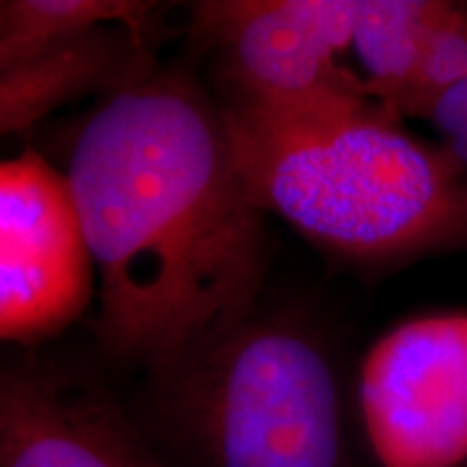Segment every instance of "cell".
<instances>
[{
    "label": "cell",
    "mask_w": 467,
    "mask_h": 467,
    "mask_svg": "<svg viewBox=\"0 0 467 467\" xmlns=\"http://www.w3.org/2000/svg\"><path fill=\"white\" fill-rule=\"evenodd\" d=\"M162 5L137 0H3L0 3V72L25 63L52 44L104 25L141 33L161 31Z\"/></svg>",
    "instance_id": "obj_9"
},
{
    "label": "cell",
    "mask_w": 467,
    "mask_h": 467,
    "mask_svg": "<svg viewBox=\"0 0 467 467\" xmlns=\"http://www.w3.org/2000/svg\"><path fill=\"white\" fill-rule=\"evenodd\" d=\"M435 7V0H358L350 48L364 67L370 98L389 113L396 115L411 83Z\"/></svg>",
    "instance_id": "obj_10"
},
{
    "label": "cell",
    "mask_w": 467,
    "mask_h": 467,
    "mask_svg": "<svg viewBox=\"0 0 467 467\" xmlns=\"http://www.w3.org/2000/svg\"><path fill=\"white\" fill-rule=\"evenodd\" d=\"M467 78V9L437 3L426 25L416 72L396 115H429L437 98Z\"/></svg>",
    "instance_id": "obj_11"
},
{
    "label": "cell",
    "mask_w": 467,
    "mask_h": 467,
    "mask_svg": "<svg viewBox=\"0 0 467 467\" xmlns=\"http://www.w3.org/2000/svg\"><path fill=\"white\" fill-rule=\"evenodd\" d=\"M159 429L195 467H347L342 383L299 320L251 314L150 370Z\"/></svg>",
    "instance_id": "obj_3"
},
{
    "label": "cell",
    "mask_w": 467,
    "mask_h": 467,
    "mask_svg": "<svg viewBox=\"0 0 467 467\" xmlns=\"http://www.w3.org/2000/svg\"><path fill=\"white\" fill-rule=\"evenodd\" d=\"M359 416L381 467L467 463V314L409 320L368 350Z\"/></svg>",
    "instance_id": "obj_6"
},
{
    "label": "cell",
    "mask_w": 467,
    "mask_h": 467,
    "mask_svg": "<svg viewBox=\"0 0 467 467\" xmlns=\"http://www.w3.org/2000/svg\"><path fill=\"white\" fill-rule=\"evenodd\" d=\"M426 119L441 137V150L467 175V78L437 98Z\"/></svg>",
    "instance_id": "obj_12"
},
{
    "label": "cell",
    "mask_w": 467,
    "mask_h": 467,
    "mask_svg": "<svg viewBox=\"0 0 467 467\" xmlns=\"http://www.w3.org/2000/svg\"><path fill=\"white\" fill-rule=\"evenodd\" d=\"M0 467H161L91 379L37 358L0 379Z\"/></svg>",
    "instance_id": "obj_7"
},
{
    "label": "cell",
    "mask_w": 467,
    "mask_h": 467,
    "mask_svg": "<svg viewBox=\"0 0 467 467\" xmlns=\"http://www.w3.org/2000/svg\"><path fill=\"white\" fill-rule=\"evenodd\" d=\"M232 159L251 202L317 247L358 262L426 251L467 234V178L383 104L314 124L227 115Z\"/></svg>",
    "instance_id": "obj_2"
},
{
    "label": "cell",
    "mask_w": 467,
    "mask_h": 467,
    "mask_svg": "<svg viewBox=\"0 0 467 467\" xmlns=\"http://www.w3.org/2000/svg\"><path fill=\"white\" fill-rule=\"evenodd\" d=\"M96 265L66 173L37 151L0 167V336L35 347L83 317Z\"/></svg>",
    "instance_id": "obj_5"
},
{
    "label": "cell",
    "mask_w": 467,
    "mask_h": 467,
    "mask_svg": "<svg viewBox=\"0 0 467 467\" xmlns=\"http://www.w3.org/2000/svg\"><path fill=\"white\" fill-rule=\"evenodd\" d=\"M358 0H213L192 7V44L213 52L223 107L277 109L366 93L340 63Z\"/></svg>",
    "instance_id": "obj_4"
},
{
    "label": "cell",
    "mask_w": 467,
    "mask_h": 467,
    "mask_svg": "<svg viewBox=\"0 0 467 467\" xmlns=\"http://www.w3.org/2000/svg\"><path fill=\"white\" fill-rule=\"evenodd\" d=\"M156 35L104 25L0 72V130L25 132L63 104L126 89L154 74Z\"/></svg>",
    "instance_id": "obj_8"
},
{
    "label": "cell",
    "mask_w": 467,
    "mask_h": 467,
    "mask_svg": "<svg viewBox=\"0 0 467 467\" xmlns=\"http://www.w3.org/2000/svg\"><path fill=\"white\" fill-rule=\"evenodd\" d=\"M66 175L96 265L104 353L156 370L255 312L265 213L234 167L217 98L189 74L156 69L107 96Z\"/></svg>",
    "instance_id": "obj_1"
}]
</instances>
